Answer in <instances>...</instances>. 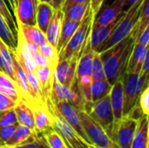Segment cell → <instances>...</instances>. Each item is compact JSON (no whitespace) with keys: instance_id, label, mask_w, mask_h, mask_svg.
Instances as JSON below:
<instances>
[{"instance_id":"cell-10","label":"cell","mask_w":149,"mask_h":148,"mask_svg":"<svg viewBox=\"0 0 149 148\" xmlns=\"http://www.w3.org/2000/svg\"><path fill=\"white\" fill-rule=\"evenodd\" d=\"M81 53H77L67 59L58 60L54 69L55 79L68 87H72L75 83L76 68Z\"/></svg>"},{"instance_id":"cell-36","label":"cell","mask_w":149,"mask_h":148,"mask_svg":"<svg viewBox=\"0 0 149 148\" xmlns=\"http://www.w3.org/2000/svg\"><path fill=\"white\" fill-rule=\"evenodd\" d=\"M121 16V15H120ZM120 17L118 18H116L115 20L112 21L111 23L107 24H105V25H102V26H100L99 27V32H98V48L96 50L95 52H97L99 51V49L102 46V44L107 41V39L109 38L111 32L113 31L115 24H117L118 22V19L120 18Z\"/></svg>"},{"instance_id":"cell-19","label":"cell","mask_w":149,"mask_h":148,"mask_svg":"<svg viewBox=\"0 0 149 148\" xmlns=\"http://www.w3.org/2000/svg\"><path fill=\"white\" fill-rule=\"evenodd\" d=\"M148 52V47L142 46V45H140V44L134 43V47H133L132 51L129 56L126 72H129V73L140 74L145 57Z\"/></svg>"},{"instance_id":"cell-54","label":"cell","mask_w":149,"mask_h":148,"mask_svg":"<svg viewBox=\"0 0 149 148\" xmlns=\"http://www.w3.org/2000/svg\"><path fill=\"white\" fill-rule=\"evenodd\" d=\"M0 147H1V145H0Z\"/></svg>"},{"instance_id":"cell-11","label":"cell","mask_w":149,"mask_h":148,"mask_svg":"<svg viewBox=\"0 0 149 148\" xmlns=\"http://www.w3.org/2000/svg\"><path fill=\"white\" fill-rule=\"evenodd\" d=\"M11 56H12V60H13V67H14V76H15V83L18 88V91L21 95L22 100L26 102L29 106H31L32 104L35 103H41L38 100L36 96L34 95L33 92L31 91L30 85L28 83L26 75L16 58V55L14 53V51H11Z\"/></svg>"},{"instance_id":"cell-6","label":"cell","mask_w":149,"mask_h":148,"mask_svg":"<svg viewBox=\"0 0 149 148\" xmlns=\"http://www.w3.org/2000/svg\"><path fill=\"white\" fill-rule=\"evenodd\" d=\"M84 111L97 122L112 138L113 127V114L109 95L91 104L86 105Z\"/></svg>"},{"instance_id":"cell-7","label":"cell","mask_w":149,"mask_h":148,"mask_svg":"<svg viewBox=\"0 0 149 148\" xmlns=\"http://www.w3.org/2000/svg\"><path fill=\"white\" fill-rule=\"evenodd\" d=\"M79 115L91 145L99 148H120L106 131L95 122L87 113L83 110H79Z\"/></svg>"},{"instance_id":"cell-39","label":"cell","mask_w":149,"mask_h":148,"mask_svg":"<svg viewBox=\"0 0 149 148\" xmlns=\"http://www.w3.org/2000/svg\"><path fill=\"white\" fill-rule=\"evenodd\" d=\"M17 126L18 124H15V125L7 126L0 128V145L1 146H3L5 142H7L10 139L15 130L17 129Z\"/></svg>"},{"instance_id":"cell-43","label":"cell","mask_w":149,"mask_h":148,"mask_svg":"<svg viewBox=\"0 0 149 148\" xmlns=\"http://www.w3.org/2000/svg\"><path fill=\"white\" fill-rule=\"evenodd\" d=\"M140 74H149V52L146 55Z\"/></svg>"},{"instance_id":"cell-17","label":"cell","mask_w":149,"mask_h":148,"mask_svg":"<svg viewBox=\"0 0 149 148\" xmlns=\"http://www.w3.org/2000/svg\"><path fill=\"white\" fill-rule=\"evenodd\" d=\"M64 20V12L61 9L59 10H54V12L52 14V17L50 20V23L48 24L45 37L46 40L49 44H51L55 48L57 47L58 41L59 38L62 23Z\"/></svg>"},{"instance_id":"cell-23","label":"cell","mask_w":149,"mask_h":148,"mask_svg":"<svg viewBox=\"0 0 149 148\" xmlns=\"http://www.w3.org/2000/svg\"><path fill=\"white\" fill-rule=\"evenodd\" d=\"M17 26L27 43H31L39 46L47 42L45 34L43 33L37 25H24L17 23Z\"/></svg>"},{"instance_id":"cell-34","label":"cell","mask_w":149,"mask_h":148,"mask_svg":"<svg viewBox=\"0 0 149 148\" xmlns=\"http://www.w3.org/2000/svg\"><path fill=\"white\" fill-rule=\"evenodd\" d=\"M0 15L5 20V22L9 25V27L11 30V31L13 32V34L17 37V26L16 20H15L13 14L10 11L4 0H0Z\"/></svg>"},{"instance_id":"cell-4","label":"cell","mask_w":149,"mask_h":148,"mask_svg":"<svg viewBox=\"0 0 149 148\" xmlns=\"http://www.w3.org/2000/svg\"><path fill=\"white\" fill-rule=\"evenodd\" d=\"M45 105L51 116L52 128L61 135L68 148H79L82 145L86 144L79 138L74 129L58 112L54 103L52 102L50 97L45 99Z\"/></svg>"},{"instance_id":"cell-9","label":"cell","mask_w":149,"mask_h":148,"mask_svg":"<svg viewBox=\"0 0 149 148\" xmlns=\"http://www.w3.org/2000/svg\"><path fill=\"white\" fill-rule=\"evenodd\" d=\"M138 120L130 117H123L113 129L112 139L120 148H131L136 131Z\"/></svg>"},{"instance_id":"cell-48","label":"cell","mask_w":149,"mask_h":148,"mask_svg":"<svg viewBox=\"0 0 149 148\" xmlns=\"http://www.w3.org/2000/svg\"><path fill=\"white\" fill-rule=\"evenodd\" d=\"M39 2H43V3H51L52 0H38Z\"/></svg>"},{"instance_id":"cell-26","label":"cell","mask_w":149,"mask_h":148,"mask_svg":"<svg viewBox=\"0 0 149 148\" xmlns=\"http://www.w3.org/2000/svg\"><path fill=\"white\" fill-rule=\"evenodd\" d=\"M90 10H91V3H74L67 6L62 10L64 12V18L81 21L85 17V16L89 12Z\"/></svg>"},{"instance_id":"cell-37","label":"cell","mask_w":149,"mask_h":148,"mask_svg":"<svg viewBox=\"0 0 149 148\" xmlns=\"http://www.w3.org/2000/svg\"><path fill=\"white\" fill-rule=\"evenodd\" d=\"M15 124H18V122L14 108L8 109L0 113V128Z\"/></svg>"},{"instance_id":"cell-44","label":"cell","mask_w":149,"mask_h":148,"mask_svg":"<svg viewBox=\"0 0 149 148\" xmlns=\"http://www.w3.org/2000/svg\"><path fill=\"white\" fill-rule=\"evenodd\" d=\"M91 3V0H65L64 5L62 7V10H64L67 6L74 4V3Z\"/></svg>"},{"instance_id":"cell-12","label":"cell","mask_w":149,"mask_h":148,"mask_svg":"<svg viewBox=\"0 0 149 148\" xmlns=\"http://www.w3.org/2000/svg\"><path fill=\"white\" fill-rule=\"evenodd\" d=\"M49 97L55 99L64 100L72 105L78 110H83L85 108V101L79 95V92L72 87L65 86L58 83L53 77V82L52 86V92Z\"/></svg>"},{"instance_id":"cell-30","label":"cell","mask_w":149,"mask_h":148,"mask_svg":"<svg viewBox=\"0 0 149 148\" xmlns=\"http://www.w3.org/2000/svg\"><path fill=\"white\" fill-rule=\"evenodd\" d=\"M0 38L11 51L17 48V37L13 34L9 25L0 15Z\"/></svg>"},{"instance_id":"cell-46","label":"cell","mask_w":149,"mask_h":148,"mask_svg":"<svg viewBox=\"0 0 149 148\" xmlns=\"http://www.w3.org/2000/svg\"><path fill=\"white\" fill-rule=\"evenodd\" d=\"M139 0H125V7H131L133 4H134Z\"/></svg>"},{"instance_id":"cell-24","label":"cell","mask_w":149,"mask_h":148,"mask_svg":"<svg viewBox=\"0 0 149 148\" xmlns=\"http://www.w3.org/2000/svg\"><path fill=\"white\" fill-rule=\"evenodd\" d=\"M0 93L9 97L16 103L22 99L16 83L3 71H0Z\"/></svg>"},{"instance_id":"cell-27","label":"cell","mask_w":149,"mask_h":148,"mask_svg":"<svg viewBox=\"0 0 149 148\" xmlns=\"http://www.w3.org/2000/svg\"><path fill=\"white\" fill-rule=\"evenodd\" d=\"M0 57L3 66V72L15 82L13 60L10 48L0 38Z\"/></svg>"},{"instance_id":"cell-8","label":"cell","mask_w":149,"mask_h":148,"mask_svg":"<svg viewBox=\"0 0 149 148\" xmlns=\"http://www.w3.org/2000/svg\"><path fill=\"white\" fill-rule=\"evenodd\" d=\"M52 102L55 105L56 109L58 112L64 117V119L70 124V126L74 129V131L77 133V134L79 136V138L85 141L86 144L91 145L87 136L85 133L80 117L79 115V110L74 107L72 105L69 104L68 102H65L64 100H59V99H55L50 97Z\"/></svg>"},{"instance_id":"cell-16","label":"cell","mask_w":149,"mask_h":148,"mask_svg":"<svg viewBox=\"0 0 149 148\" xmlns=\"http://www.w3.org/2000/svg\"><path fill=\"white\" fill-rule=\"evenodd\" d=\"M34 117L35 133H44L52 128V120L45 103H35L30 106Z\"/></svg>"},{"instance_id":"cell-14","label":"cell","mask_w":149,"mask_h":148,"mask_svg":"<svg viewBox=\"0 0 149 148\" xmlns=\"http://www.w3.org/2000/svg\"><path fill=\"white\" fill-rule=\"evenodd\" d=\"M123 77V76H122ZM110 103L113 114V127L123 119V83L122 78L119 79L113 85L109 93Z\"/></svg>"},{"instance_id":"cell-53","label":"cell","mask_w":149,"mask_h":148,"mask_svg":"<svg viewBox=\"0 0 149 148\" xmlns=\"http://www.w3.org/2000/svg\"><path fill=\"white\" fill-rule=\"evenodd\" d=\"M93 0H91V3H92V2H93Z\"/></svg>"},{"instance_id":"cell-50","label":"cell","mask_w":149,"mask_h":148,"mask_svg":"<svg viewBox=\"0 0 149 148\" xmlns=\"http://www.w3.org/2000/svg\"><path fill=\"white\" fill-rule=\"evenodd\" d=\"M89 147L90 148H99V147H95V146H93V145H89Z\"/></svg>"},{"instance_id":"cell-45","label":"cell","mask_w":149,"mask_h":148,"mask_svg":"<svg viewBox=\"0 0 149 148\" xmlns=\"http://www.w3.org/2000/svg\"><path fill=\"white\" fill-rule=\"evenodd\" d=\"M65 0H52L51 2V5L53 7L54 10H62V7L65 3Z\"/></svg>"},{"instance_id":"cell-33","label":"cell","mask_w":149,"mask_h":148,"mask_svg":"<svg viewBox=\"0 0 149 148\" xmlns=\"http://www.w3.org/2000/svg\"><path fill=\"white\" fill-rule=\"evenodd\" d=\"M91 77H92L93 81L107 79L105 71H104L103 63H102L101 58L100 56V53H98V52H95L94 57H93V65H92Z\"/></svg>"},{"instance_id":"cell-18","label":"cell","mask_w":149,"mask_h":148,"mask_svg":"<svg viewBox=\"0 0 149 148\" xmlns=\"http://www.w3.org/2000/svg\"><path fill=\"white\" fill-rule=\"evenodd\" d=\"M33 73L40 85L45 99L48 98L52 92L54 68L52 66H37Z\"/></svg>"},{"instance_id":"cell-29","label":"cell","mask_w":149,"mask_h":148,"mask_svg":"<svg viewBox=\"0 0 149 148\" xmlns=\"http://www.w3.org/2000/svg\"><path fill=\"white\" fill-rule=\"evenodd\" d=\"M111 88H112V85L107 79L93 81L91 86L92 102H95L109 95Z\"/></svg>"},{"instance_id":"cell-41","label":"cell","mask_w":149,"mask_h":148,"mask_svg":"<svg viewBox=\"0 0 149 148\" xmlns=\"http://www.w3.org/2000/svg\"><path fill=\"white\" fill-rule=\"evenodd\" d=\"M135 44H138L142 46L148 47L149 44V26H148L140 35L135 38Z\"/></svg>"},{"instance_id":"cell-31","label":"cell","mask_w":149,"mask_h":148,"mask_svg":"<svg viewBox=\"0 0 149 148\" xmlns=\"http://www.w3.org/2000/svg\"><path fill=\"white\" fill-rule=\"evenodd\" d=\"M42 134L47 145L50 148H68L65 141L61 137V135L54 130L52 127L48 129L44 133H39Z\"/></svg>"},{"instance_id":"cell-32","label":"cell","mask_w":149,"mask_h":148,"mask_svg":"<svg viewBox=\"0 0 149 148\" xmlns=\"http://www.w3.org/2000/svg\"><path fill=\"white\" fill-rule=\"evenodd\" d=\"M14 148H50L39 133H33L24 142Z\"/></svg>"},{"instance_id":"cell-38","label":"cell","mask_w":149,"mask_h":148,"mask_svg":"<svg viewBox=\"0 0 149 148\" xmlns=\"http://www.w3.org/2000/svg\"><path fill=\"white\" fill-rule=\"evenodd\" d=\"M138 105L145 116L149 115V86L146 87L141 93L139 99H138Z\"/></svg>"},{"instance_id":"cell-51","label":"cell","mask_w":149,"mask_h":148,"mask_svg":"<svg viewBox=\"0 0 149 148\" xmlns=\"http://www.w3.org/2000/svg\"><path fill=\"white\" fill-rule=\"evenodd\" d=\"M0 148H10V147H6V146H1V147H0Z\"/></svg>"},{"instance_id":"cell-20","label":"cell","mask_w":149,"mask_h":148,"mask_svg":"<svg viewBox=\"0 0 149 148\" xmlns=\"http://www.w3.org/2000/svg\"><path fill=\"white\" fill-rule=\"evenodd\" d=\"M148 116H142L138 124L131 148H148Z\"/></svg>"},{"instance_id":"cell-22","label":"cell","mask_w":149,"mask_h":148,"mask_svg":"<svg viewBox=\"0 0 149 148\" xmlns=\"http://www.w3.org/2000/svg\"><path fill=\"white\" fill-rule=\"evenodd\" d=\"M81 21H76V20H71V19L64 18L63 23H62L59 38H58V44L56 47L58 53V56L62 52V51L64 50L65 45L67 44L68 41L70 40V38L73 35V33L76 31V30L79 27V25L80 24Z\"/></svg>"},{"instance_id":"cell-1","label":"cell","mask_w":149,"mask_h":148,"mask_svg":"<svg viewBox=\"0 0 149 148\" xmlns=\"http://www.w3.org/2000/svg\"><path fill=\"white\" fill-rule=\"evenodd\" d=\"M134 42V37L130 34L112 47L100 52L106 79L112 85L126 72Z\"/></svg>"},{"instance_id":"cell-21","label":"cell","mask_w":149,"mask_h":148,"mask_svg":"<svg viewBox=\"0 0 149 148\" xmlns=\"http://www.w3.org/2000/svg\"><path fill=\"white\" fill-rule=\"evenodd\" d=\"M14 111L16 113L18 124L24 126L35 132L34 117L31 106L26 102L21 99L16 104L14 107Z\"/></svg>"},{"instance_id":"cell-25","label":"cell","mask_w":149,"mask_h":148,"mask_svg":"<svg viewBox=\"0 0 149 148\" xmlns=\"http://www.w3.org/2000/svg\"><path fill=\"white\" fill-rule=\"evenodd\" d=\"M53 12H54V9L51 5V3L38 2L37 7L36 22L38 29L45 34L46 32L48 24L50 23Z\"/></svg>"},{"instance_id":"cell-15","label":"cell","mask_w":149,"mask_h":148,"mask_svg":"<svg viewBox=\"0 0 149 148\" xmlns=\"http://www.w3.org/2000/svg\"><path fill=\"white\" fill-rule=\"evenodd\" d=\"M125 8V0H114L112 3L106 6L98 17H94L92 24L93 27H100L111 23L118 18Z\"/></svg>"},{"instance_id":"cell-47","label":"cell","mask_w":149,"mask_h":148,"mask_svg":"<svg viewBox=\"0 0 149 148\" xmlns=\"http://www.w3.org/2000/svg\"><path fill=\"white\" fill-rule=\"evenodd\" d=\"M6 1H8V3H9V4H10V7L11 10H12V12L14 13V12H15V10H16V6H15V4H14L13 0H6Z\"/></svg>"},{"instance_id":"cell-49","label":"cell","mask_w":149,"mask_h":148,"mask_svg":"<svg viewBox=\"0 0 149 148\" xmlns=\"http://www.w3.org/2000/svg\"><path fill=\"white\" fill-rule=\"evenodd\" d=\"M79 148H90V147H89V145H87V144H84V145H82V146H81Z\"/></svg>"},{"instance_id":"cell-40","label":"cell","mask_w":149,"mask_h":148,"mask_svg":"<svg viewBox=\"0 0 149 148\" xmlns=\"http://www.w3.org/2000/svg\"><path fill=\"white\" fill-rule=\"evenodd\" d=\"M16 102L10 99L9 97L0 93V113L8 109L14 108L16 106Z\"/></svg>"},{"instance_id":"cell-28","label":"cell","mask_w":149,"mask_h":148,"mask_svg":"<svg viewBox=\"0 0 149 148\" xmlns=\"http://www.w3.org/2000/svg\"><path fill=\"white\" fill-rule=\"evenodd\" d=\"M33 133H35V132L31 130L30 128L18 124L13 135L10 137V139L7 142H5V144L3 146H6V147H9L10 148L17 147V146L21 145L23 142H24Z\"/></svg>"},{"instance_id":"cell-35","label":"cell","mask_w":149,"mask_h":148,"mask_svg":"<svg viewBox=\"0 0 149 148\" xmlns=\"http://www.w3.org/2000/svg\"><path fill=\"white\" fill-rule=\"evenodd\" d=\"M38 50L45 57H46L49 59L52 66L55 68L59 59L57 49L54 46H52L51 44H49L48 42H45V44L38 46Z\"/></svg>"},{"instance_id":"cell-3","label":"cell","mask_w":149,"mask_h":148,"mask_svg":"<svg viewBox=\"0 0 149 148\" xmlns=\"http://www.w3.org/2000/svg\"><path fill=\"white\" fill-rule=\"evenodd\" d=\"M149 74L125 72L123 83V117H127L138 103L141 92L148 86Z\"/></svg>"},{"instance_id":"cell-2","label":"cell","mask_w":149,"mask_h":148,"mask_svg":"<svg viewBox=\"0 0 149 148\" xmlns=\"http://www.w3.org/2000/svg\"><path fill=\"white\" fill-rule=\"evenodd\" d=\"M142 3L143 0L137 1L134 4L128 8V10L124 13L123 16L120 17L109 38L99 49V51H97L98 53L107 50L108 48L112 47L113 45L119 43L131 34L138 20Z\"/></svg>"},{"instance_id":"cell-52","label":"cell","mask_w":149,"mask_h":148,"mask_svg":"<svg viewBox=\"0 0 149 148\" xmlns=\"http://www.w3.org/2000/svg\"><path fill=\"white\" fill-rule=\"evenodd\" d=\"M13 2H14V4H15V6H16V3H17V0H13Z\"/></svg>"},{"instance_id":"cell-13","label":"cell","mask_w":149,"mask_h":148,"mask_svg":"<svg viewBox=\"0 0 149 148\" xmlns=\"http://www.w3.org/2000/svg\"><path fill=\"white\" fill-rule=\"evenodd\" d=\"M38 0H17L13 13L16 23L24 25H37L36 15Z\"/></svg>"},{"instance_id":"cell-5","label":"cell","mask_w":149,"mask_h":148,"mask_svg":"<svg viewBox=\"0 0 149 148\" xmlns=\"http://www.w3.org/2000/svg\"><path fill=\"white\" fill-rule=\"evenodd\" d=\"M94 17L95 16L93 15L92 9H91L89 12L82 19L76 31L73 33V35L68 41L67 44L65 45L62 52L59 54L58 60L67 59V58H70L74 54L82 52V50L86 44V39L90 33L91 26L93 22Z\"/></svg>"},{"instance_id":"cell-42","label":"cell","mask_w":149,"mask_h":148,"mask_svg":"<svg viewBox=\"0 0 149 148\" xmlns=\"http://www.w3.org/2000/svg\"><path fill=\"white\" fill-rule=\"evenodd\" d=\"M104 1L105 0H93L91 3V9H92V11H93L94 16L98 15V13L100 12V8L104 3Z\"/></svg>"}]
</instances>
